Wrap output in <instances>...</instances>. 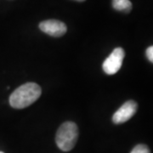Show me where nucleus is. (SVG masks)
Wrapping results in <instances>:
<instances>
[{
	"mask_svg": "<svg viewBox=\"0 0 153 153\" xmlns=\"http://www.w3.org/2000/svg\"><path fill=\"white\" fill-rule=\"evenodd\" d=\"M42 94L40 86L35 82H27L11 94L10 104L15 109H23L34 103Z\"/></svg>",
	"mask_w": 153,
	"mask_h": 153,
	"instance_id": "f257e3e1",
	"label": "nucleus"
},
{
	"mask_svg": "<svg viewBox=\"0 0 153 153\" xmlns=\"http://www.w3.org/2000/svg\"><path fill=\"white\" fill-rule=\"evenodd\" d=\"M78 138V128L73 122H66L58 128L55 141L57 146L63 152H69L76 145Z\"/></svg>",
	"mask_w": 153,
	"mask_h": 153,
	"instance_id": "f03ea898",
	"label": "nucleus"
},
{
	"mask_svg": "<svg viewBox=\"0 0 153 153\" xmlns=\"http://www.w3.org/2000/svg\"><path fill=\"white\" fill-rule=\"evenodd\" d=\"M124 50L122 48H116L111 54L105 60L102 65L103 71L107 75H114L119 71L124 59Z\"/></svg>",
	"mask_w": 153,
	"mask_h": 153,
	"instance_id": "7ed1b4c3",
	"label": "nucleus"
},
{
	"mask_svg": "<svg viewBox=\"0 0 153 153\" xmlns=\"http://www.w3.org/2000/svg\"><path fill=\"white\" fill-rule=\"evenodd\" d=\"M138 105L134 100H128L117 110L112 117V121L116 124H121L128 121L136 113Z\"/></svg>",
	"mask_w": 153,
	"mask_h": 153,
	"instance_id": "20e7f679",
	"label": "nucleus"
},
{
	"mask_svg": "<svg viewBox=\"0 0 153 153\" xmlns=\"http://www.w3.org/2000/svg\"><path fill=\"white\" fill-rule=\"evenodd\" d=\"M39 28L42 32L52 37H61L67 31L66 24L57 20H48L39 24Z\"/></svg>",
	"mask_w": 153,
	"mask_h": 153,
	"instance_id": "39448f33",
	"label": "nucleus"
},
{
	"mask_svg": "<svg viewBox=\"0 0 153 153\" xmlns=\"http://www.w3.org/2000/svg\"><path fill=\"white\" fill-rule=\"evenodd\" d=\"M112 7L116 10L128 13L132 10V3L130 0H112Z\"/></svg>",
	"mask_w": 153,
	"mask_h": 153,
	"instance_id": "423d86ee",
	"label": "nucleus"
},
{
	"mask_svg": "<svg viewBox=\"0 0 153 153\" xmlns=\"http://www.w3.org/2000/svg\"><path fill=\"white\" fill-rule=\"evenodd\" d=\"M130 153H151V152L147 146L144 144H140V145H137L132 150Z\"/></svg>",
	"mask_w": 153,
	"mask_h": 153,
	"instance_id": "0eeeda50",
	"label": "nucleus"
},
{
	"mask_svg": "<svg viewBox=\"0 0 153 153\" xmlns=\"http://www.w3.org/2000/svg\"><path fill=\"white\" fill-rule=\"evenodd\" d=\"M146 56H147L148 60H150L151 62L153 61V47L152 46H150L148 47L146 49Z\"/></svg>",
	"mask_w": 153,
	"mask_h": 153,
	"instance_id": "6e6552de",
	"label": "nucleus"
},
{
	"mask_svg": "<svg viewBox=\"0 0 153 153\" xmlns=\"http://www.w3.org/2000/svg\"><path fill=\"white\" fill-rule=\"evenodd\" d=\"M76 1H78V2H83V1H85V0H76Z\"/></svg>",
	"mask_w": 153,
	"mask_h": 153,
	"instance_id": "1a4fd4ad",
	"label": "nucleus"
},
{
	"mask_svg": "<svg viewBox=\"0 0 153 153\" xmlns=\"http://www.w3.org/2000/svg\"><path fill=\"white\" fill-rule=\"evenodd\" d=\"M0 153H4V152H0Z\"/></svg>",
	"mask_w": 153,
	"mask_h": 153,
	"instance_id": "9d476101",
	"label": "nucleus"
}]
</instances>
